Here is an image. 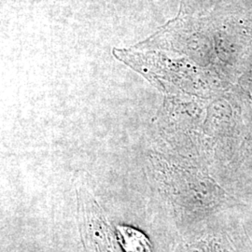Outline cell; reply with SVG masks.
Masks as SVG:
<instances>
[{
    "label": "cell",
    "mask_w": 252,
    "mask_h": 252,
    "mask_svg": "<svg viewBox=\"0 0 252 252\" xmlns=\"http://www.w3.org/2000/svg\"><path fill=\"white\" fill-rule=\"evenodd\" d=\"M117 230L126 252H151V244L141 232L127 226H119Z\"/></svg>",
    "instance_id": "obj_1"
}]
</instances>
